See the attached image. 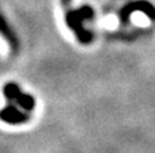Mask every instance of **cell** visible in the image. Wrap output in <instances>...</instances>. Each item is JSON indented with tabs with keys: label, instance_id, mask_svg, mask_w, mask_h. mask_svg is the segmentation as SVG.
I'll return each mask as SVG.
<instances>
[{
	"label": "cell",
	"instance_id": "cell-1",
	"mask_svg": "<svg viewBox=\"0 0 155 153\" xmlns=\"http://www.w3.org/2000/svg\"><path fill=\"white\" fill-rule=\"evenodd\" d=\"M132 12H143L151 19L155 20V7H153V4H150L148 2H134L131 4H128L127 7H124L123 12H121V18L123 20H128V18L131 16Z\"/></svg>",
	"mask_w": 155,
	"mask_h": 153
}]
</instances>
